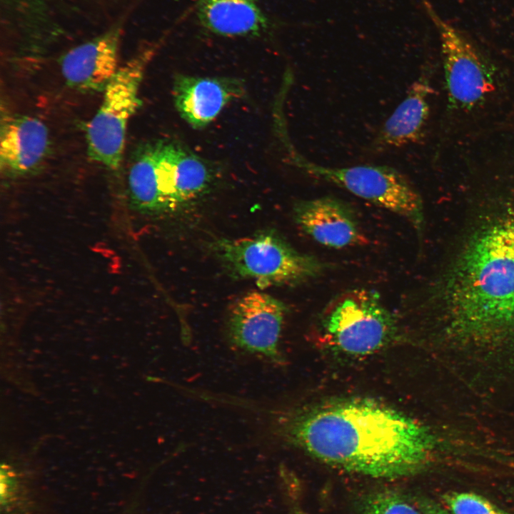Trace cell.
Listing matches in <instances>:
<instances>
[{
  "label": "cell",
  "instance_id": "obj_10",
  "mask_svg": "<svg viewBox=\"0 0 514 514\" xmlns=\"http://www.w3.org/2000/svg\"><path fill=\"white\" fill-rule=\"evenodd\" d=\"M122 34V24L118 23L68 51L59 63L67 85L81 91H104L119 69L118 59Z\"/></svg>",
  "mask_w": 514,
  "mask_h": 514
},
{
  "label": "cell",
  "instance_id": "obj_12",
  "mask_svg": "<svg viewBox=\"0 0 514 514\" xmlns=\"http://www.w3.org/2000/svg\"><path fill=\"white\" fill-rule=\"evenodd\" d=\"M245 94L242 81L230 77H198L177 74L172 94L181 118L194 128L211 123L231 101Z\"/></svg>",
  "mask_w": 514,
  "mask_h": 514
},
{
  "label": "cell",
  "instance_id": "obj_8",
  "mask_svg": "<svg viewBox=\"0 0 514 514\" xmlns=\"http://www.w3.org/2000/svg\"><path fill=\"white\" fill-rule=\"evenodd\" d=\"M423 1L440 34L450 104L458 109H473L495 90L492 66L470 41L439 16L427 0Z\"/></svg>",
  "mask_w": 514,
  "mask_h": 514
},
{
  "label": "cell",
  "instance_id": "obj_4",
  "mask_svg": "<svg viewBox=\"0 0 514 514\" xmlns=\"http://www.w3.org/2000/svg\"><path fill=\"white\" fill-rule=\"evenodd\" d=\"M213 251L235 277L251 280L261 289L302 283L318 276L326 268L320 260L296 251L272 232L222 238L213 243Z\"/></svg>",
  "mask_w": 514,
  "mask_h": 514
},
{
  "label": "cell",
  "instance_id": "obj_15",
  "mask_svg": "<svg viewBox=\"0 0 514 514\" xmlns=\"http://www.w3.org/2000/svg\"><path fill=\"white\" fill-rule=\"evenodd\" d=\"M200 23L223 36H252L268 29V19L258 0H196Z\"/></svg>",
  "mask_w": 514,
  "mask_h": 514
},
{
  "label": "cell",
  "instance_id": "obj_5",
  "mask_svg": "<svg viewBox=\"0 0 514 514\" xmlns=\"http://www.w3.org/2000/svg\"><path fill=\"white\" fill-rule=\"evenodd\" d=\"M159 45L138 52L119 67L104 90L101 104L86 126L89 158L109 169L121 164L128 122L141 104L139 91L148 64Z\"/></svg>",
  "mask_w": 514,
  "mask_h": 514
},
{
  "label": "cell",
  "instance_id": "obj_11",
  "mask_svg": "<svg viewBox=\"0 0 514 514\" xmlns=\"http://www.w3.org/2000/svg\"><path fill=\"white\" fill-rule=\"evenodd\" d=\"M298 226L325 246L342 248L368 243L353 208L330 196L298 201L293 207Z\"/></svg>",
  "mask_w": 514,
  "mask_h": 514
},
{
  "label": "cell",
  "instance_id": "obj_6",
  "mask_svg": "<svg viewBox=\"0 0 514 514\" xmlns=\"http://www.w3.org/2000/svg\"><path fill=\"white\" fill-rule=\"evenodd\" d=\"M290 148V160L308 175L339 187L406 219L421 234L424 211L420 193L400 172L388 166L331 167L318 164Z\"/></svg>",
  "mask_w": 514,
  "mask_h": 514
},
{
  "label": "cell",
  "instance_id": "obj_2",
  "mask_svg": "<svg viewBox=\"0 0 514 514\" xmlns=\"http://www.w3.org/2000/svg\"><path fill=\"white\" fill-rule=\"evenodd\" d=\"M272 430L325 463L377 478L418 473L436 448L433 433L423 423L366 399L279 415Z\"/></svg>",
  "mask_w": 514,
  "mask_h": 514
},
{
  "label": "cell",
  "instance_id": "obj_9",
  "mask_svg": "<svg viewBox=\"0 0 514 514\" xmlns=\"http://www.w3.org/2000/svg\"><path fill=\"white\" fill-rule=\"evenodd\" d=\"M286 311L284 303L269 294L247 293L229 311L226 328L230 342L246 353L281 363L280 339Z\"/></svg>",
  "mask_w": 514,
  "mask_h": 514
},
{
  "label": "cell",
  "instance_id": "obj_17",
  "mask_svg": "<svg viewBox=\"0 0 514 514\" xmlns=\"http://www.w3.org/2000/svg\"><path fill=\"white\" fill-rule=\"evenodd\" d=\"M453 514H508L481 495L473 493L450 492L443 497Z\"/></svg>",
  "mask_w": 514,
  "mask_h": 514
},
{
  "label": "cell",
  "instance_id": "obj_7",
  "mask_svg": "<svg viewBox=\"0 0 514 514\" xmlns=\"http://www.w3.org/2000/svg\"><path fill=\"white\" fill-rule=\"evenodd\" d=\"M321 325L324 336L336 347L353 355L381 348L398 328L395 316L378 292L365 288L348 290L333 298L323 311Z\"/></svg>",
  "mask_w": 514,
  "mask_h": 514
},
{
  "label": "cell",
  "instance_id": "obj_14",
  "mask_svg": "<svg viewBox=\"0 0 514 514\" xmlns=\"http://www.w3.org/2000/svg\"><path fill=\"white\" fill-rule=\"evenodd\" d=\"M433 93L428 76L421 74L405 98L385 122L374 141L378 150L405 146L418 141L429 116L428 99Z\"/></svg>",
  "mask_w": 514,
  "mask_h": 514
},
{
  "label": "cell",
  "instance_id": "obj_19",
  "mask_svg": "<svg viewBox=\"0 0 514 514\" xmlns=\"http://www.w3.org/2000/svg\"><path fill=\"white\" fill-rule=\"evenodd\" d=\"M418 507L422 514H453L445 507L429 499H420Z\"/></svg>",
  "mask_w": 514,
  "mask_h": 514
},
{
  "label": "cell",
  "instance_id": "obj_16",
  "mask_svg": "<svg viewBox=\"0 0 514 514\" xmlns=\"http://www.w3.org/2000/svg\"><path fill=\"white\" fill-rule=\"evenodd\" d=\"M363 514H422L404 497L393 491H378L367 496L362 503Z\"/></svg>",
  "mask_w": 514,
  "mask_h": 514
},
{
  "label": "cell",
  "instance_id": "obj_3",
  "mask_svg": "<svg viewBox=\"0 0 514 514\" xmlns=\"http://www.w3.org/2000/svg\"><path fill=\"white\" fill-rule=\"evenodd\" d=\"M213 181V172L204 160L168 140L138 147L128 175L132 206L151 214L182 211L200 200Z\"/></svg>",
  "mask_w": 514,
  "mask_h": 514
},
{
  "label": "cell",
  "instance_id": "obj_18",
  "mask_svg": "<svg viewBox=\"0 0 514 514\" xmlns=\"http://www.w3.org/2000/svg\"><path fill=\"white\" fill-rule=\"evenodd\" d=\"M13 472L7 468L1 469V505L7 510L16 500L19 494V485Z\"/></svg>",
  "mask_w": 514,
  "mask_h": 514
},
{
  "label": "cell",
  "instance_id": "obj_20",
  "mask_svg": "<svg viewBox=\"0 0 514 514\" xmlns=\"http://www.w3.org/2000/svg\"><path fill=\"white\" fill-rule=\"evenodd\" d=\"M290 514H307L305 512L302 510H295L292 511Z\"/></svg>",
  "mask_w": 514,
  "mask_h": 514
},
{
  "label": "cell",
  "instance_id": "obj_1",
  "mask_svg": "<svg viewBox=\"0 0 514 514\" xmlns=\"http://www.w3.org/2000/svg\"><path fill=\"white\" fill-rule=\"evenodd\" d=\"M478 217L438 276L405 302L456 341L498 345L514 337V202Z\"/></svg>",
  "mask_w": 514,
  "mask_h": 514
},
{
  "label": "cell",
  "instance_id": "obj_13",
  "mask_svg": "<svg viewBox=\"0 0 514 514\" xmlns=\"http://www.w3.org/2000/svg\"><path fill=\"white\" fill-rule=\"evenodd\" d=\"M46 126L39 119L20 114L6 115L0 130V167L10 176L35 171L49 149Z\"/></svg>",
  "mask_w": 514,
  "mask_h": 514
}]
</instances>
